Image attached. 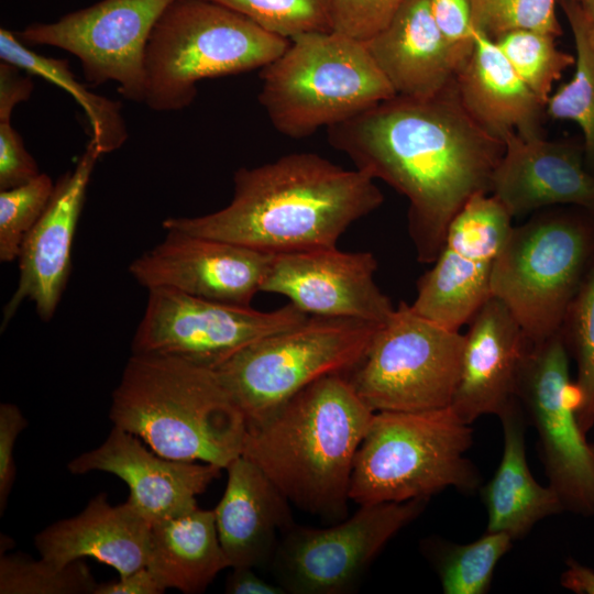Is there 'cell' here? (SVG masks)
<instances>
[{
    "label": "cell",
    "instance_id": "cell-30",
    "mask_svg": "<svg viewBox=\"0 0 594 594\" xmlns=\"http://www.w3.org/2000/svg\"><path fill=\"white\" fill-rule=\"evenodd\" d=\"M513 541L505 532L486 530L475 541L463 544L427 538L421 541V549L433 565L444 594H485L498 561Z\"/></svg>",
    "mask_w": 594,
    "mask_h": 594
},
{
    "label": "cell",
    "instance_id": "cell-6",
    "mask_svg": "<svg viewBox=\"0 0 594 594\" xmlns=\"http://www.w3.org/2000/svg\"><path fill=\"white\" fill-rule=\"evenodd\" d=\"M258 101L272 125L290 139L344 122L396 96L364 43L336 31L290 38L262 68Z\"/></svg>",
    "mask_w": 594,
    "mask_h": 594
},
{
    "label": "cell",
    "instance_id": "cell-40",
    "mask_svg": "<svg viewBox=\"0 0 594 594\" xmlns=\"http://www.w3.org/2000/svg\"><path fill=\"white\" fill-rule=\"evenodd\" d=\"M28 426L20 408L10 403L0 405V513L6 510L8 497L15 480L14 446L18 436Z\"/></svg>",
    "mask_w": 594,
    "mask_h": 594
},
{
    "label": "cell",
    "instance_id": "cell-10",
    "mask_svg": "<svg viewBox=\"0 0 594 594\" xmlns=\"http://www.w3.org/2000/svg\"><path fill=\"white\" fill-rule=\"evenodd\" d=\"M464 334L400 301L348 376L376 411H416L451 405L461 371Z\"/></svg>",
    "mask_w": 594,
    "mask_h": 594
},
{
    "label": "cell",
    "instance_id": "cell-12",
    "mask_svg": "<svg viewBox=\"0 0 594 594\" xmlns=\"http://www.w3.org/2000/svg\"><path fill=\"white\" fill-rule=\"evenodd\" d=\"M517 399L537 429L549 485L564 510L594 516V454L576 419L578 392L561 331L529 344Z\"/></svg>",
    "mask_w": 594,
    "mask_h": 594
},
{
    "label": "cell",
    "instance_id": "cell-25",
    "mask_svg": "<svg viewBox=\"0 0 594 594\" xmlns=\"http://www.w3.org/2000/svg\"><path fill=\"white\" fill-rule=\"evenodd\" d=\"M466 112L493 136L541 135L546 105L512 67L495 41L475 29L474 47L455 75Z\"/></svg>",
    "mask_w": 594,
    "mask_h": 594
},
{
    "label": "cell",
    "instance_id": "cell-41",
    "mask_svg": "<svg viewBox=\"0 0 594 594\" xmlns=\"http://www.w3.org/2000/svg\"><path fill=\"white\" fill-rule=\"evenodd\" d=\"M31 75L8 62L0 64V121H11L13 109L33 92Z\"/></svg>",
    "mask_w": 594,
    "mask_h": 594
},
{
    "label": "cell",
    "instance_id": "cell-37",
    "mask_svg": "<svg viewBox=\"0 0 594 594\" xmlns=\"http://www.w3.org/2000/svg\"><path fill=\"white\" fill-rule=\"evenodd\" d=\"M405 0H331L332 31L366 41L381 31Z\"/></svg>",
    "mask_w": 594,
    "mask_h": 594
},
{
    "label": "cell",
    "instance_id": "cell-13",
    "mask_svg": "<svg viewBox=\"0 0 594 594\" xmlns=\"http://www.w3.org/2000/svg\"><path fill=\"white\" fill-rule=\"evenodd\" d=\"M308 317L289 302L272 311H260L172 288H153L148 290L132 351L176 356L213 369L248 344Z\"/></svg>",
    "mask_w": 594,
    "mask_h": 594
},
{
    "label": "cell",
    "instance_id": "cell-20",
    "mask_svg": "<svg viewBox=\"0 0 594 594\" xmlns=\"http://www.w3.org/2000/svg\"><path fill=\"white\" fill-rule=\"evenodd\" d=\"M503 142L490 194L513 218L561 205L594 212V174L585 165L583 144L516 132Z\"/></svg>",
    "mask_w": 594,
    "mask_h": 594
},
{
    "label": "cell",
    "instance_id": "cell-19",
    "mask_svg": "<svg viewBox=\"0 0 594 594\" xmlns=\"http://www.w3.org/2000/svg\"><path fill=\"white\" fill-rule=\"evenodd\" d=\"M142 442L113 426L99 447L74 458L67 469L74 475L100 471L120 477L129 486L127 501L151 524L196 509L197 495L220 476L222 469L168 459Z\"/></svg>",
    "mask_w": 594,
    "mask_h": 594
},
{
    "label": "cell",
    "instance_id": "cell-28",
    "mask_svg": "<svg viewBox=\"0 0 594 594\" xmlns=\"http://www.w3.org/2000/svg\"><path fill=\"white\" fill-rule=\"evenodd\" d=\"M0 58L31 76H38L67 91L85 111L92 140L101 154L121 147L128 140V129L121 103L90 91L69 68L67 59L41 55L23 44L14 32L0 29Z\"/></svg>",
    "mask_w": 594,
    "mask_h": 594
},
{
    "label": "cell",
    "instance_id": "cell-34",
    "mask_svg": "<svg viewBox=\"0 0 594 594\" xmlns=\"http://www.w3.org/2000/svg\"><path fill=\"white\" fill-rule=\"evenodd\" d=\"M227 7L268 32L292 38L331 29V0H209Z\"/></svg>",
    "mask_w": 594,
    "mask_h": 594
},
{
    "label": "cell",
    "instance_id": "cell-32",
    "mask_svg": "<svg viewBox=\"0 0 594 594\" xmlns=\"http://www.w3.org/2000/svg\"><path fill=\"white\" fill-rule=\"evenodd\" d=\"M512 67L530 90L547 105L552 86L575 56L559 50L556 36L549 33L519 29L495 40Z\"/></svg>",
    "mask_w": 594,
    "mask_h": 594
},
{
    "label": "cell",
    "instance_id": "cell-15",
    "mask_svg": "<svg viewBox=\"0 0 594 594\" xmlns=\"http://www.w3.org/2000/svg\"><path fill=\"white\" fill-rule=\"evenodd\" d=\"M513 217L491 194L471 197L451 220L431 268L418 280L413 309L459 331L491 297L495 262Z\"/></svg>",
    "mask_w": 594,
    "mask_h": 594
},
{
    "label": "cell",
    "instance_id": "cell-26",
    "mask_svg": "<svg viewBox=\"0 0 594 594\" xmlns=\"http://www.w3.org/2000/svg\"><path fill=\"white\" fill-rule=\"evenodd\" d=\"M504 436L499 465L488 483L481 487L487 510V531H502L513 540L525 537L541 519L564 510L550 486L532 476L525 449V420L516 398L498 416Z\"/></svg>",
    "mask_w": 594,
    "mask_h": 594
},
{
    "label": "cell",
    "instance_id": "cell-18",
    "mask_svg": "<svg viewBox=\"0 0 594 594\" xmlns=\"http://www.w3.org/2000/svg\"><path fill=\"white\" fill-rule=\"evenodd\" d=\"M101 155L89 139L75 167L55 183L48 206L21 248L19 280L3 307L1 331L25 300L33 301L42 320L54 316L68 282L72 246L87 188Z\"/></svg>",
    "mask_w": 594,
    "mask_h": 594
},
{
    "label": "cell",
    "instance_id": "cell-45",
    "mask_svg": "<svg viewBox=\"0 0 594 594\" xmlns=\"http://www.w3.org/2000/svg\"><path fill=\"white\" fill-rule=\"evenodd\" d=\"M580 8L594 23V0H558Z\"/></svg>",
    "mask_w": 594,
    "mask_h": 594
},
{
    "label": "cell",
    "instance_id": "cell-43",
    "mask_svg": "<svg viewBox=\"0 0 594 594\" xmlns=\"http://www.w3.org/2000/svg\"><path fill=\"white\" fill-rule=\"evenodd\" d=\"M228 575L224 592L229 594H286L278 584L272 583L254 572V568L235 566Z\"/></svg>",
    "mask_w": 594,
    "mask_h": 594
},
{
    "label": "cell",
    "instance_id": "cell-24",
    "mask_svg": "<svg viewBox=\"0 0 594 594\" xmlns=\"http://www.w3.org/2000/svg\"><path fill=\"white\" fill-rule=\"evenodd\" d=\"M363 43L398 96L431 98L455 78L458 64L427 0H405L391 21Z\"/></svg>",
    "mask_w": 594,
    "mask_h": 594
},
{
    "label": "cell",
    "instance_id": "cell-31",
    "mask_svg": "<svg viewBox=\"0 0 594 594\" xmlns=\"http://www.w3.org/2000/svg\"><path fill=\"white\" fill-rule=\"evenodd\" d=\"M576 364L578 422L586 435L594 426V255L561 329Z\"/></svg>",
    "mask_w": 594,
    "mask_h": 594
},
{
    "label": "cell",
    "instance_id": "cell-2",
    "mask_svg": "<svg viewBox=\"0 0 594 594\" xmlns=\"http://www.w3.org/2000/svg\"><path fill=\"white\" fill-rule=\"evenodd\" d=\"M383 201L365 173L301 152L239 168L226 207L204 216L170 217L162 226L279 254L337 246L351 224Z\"/></svg>",
    "mask_w": 594,
    "mask_h": 594
},
{
    "label": "cell",
    "instance_id": "cell-29",
    "mask_svg": "<svg viewBox=\"0 0 594 594\" xmlns=\"http://www.w3.org/2000/svg\"><path fill=\"white\" fill-rule=\"evenodd\" d=\"M559 3L573 35L574 73L570 81L550 96L546 113L580 127L585 165L594 174V23L580 8L568 2Z\"/></svg>",
    "mask_w": 594,
    "mask_h": 594
},
{
    "label": "cell",
    "instance_id": "cell-3",
    "mask_svg": "<svg viewBox=\"0 0 594 594\" xmlns=\"http://www.w3.org/2000/svg\"><path fill=\"white\" fill-rule=\"evenodd\" d=\"M373 415L345 374H330L248 425L241 455L290 504L337 522L348 516L354 460Z\"/></svg>",
    "mask_w": 594,
    "mask_h": 594
},
{
    "label": "cell",
    "instance_id": "cell-46",
    "mask_svg": "<svg viewBox=\"0 0 594 594\" xmlns=\"http://www.w3.org/2000/svg\"><path fill=\"white\" fill-rule=\"evenodd\" d=\"M590 447H591V450H592V452H593V454H594V442H593V443H590Z\"/></svg>",
    "mask_w": 594,
    "mask_h": 594
},
{
    "label": "cell",
    "instance_id": "cell-42",
    "mask_svg": "<svg viewBox=\"0 0 594 594\" xmlns=\"http://www.w3.org/2000/svg\"><path fill=\"white\" fill-rule=\"evenodd\" d=\"M165 590L145 566L117 581L98 583L94 594H162Z\"/></svg>",
    "mask_w": 594,
    "mask_h": 594
},
{
    "label": "cell",
    "instance_id": "cell-11",
    "mask_svg": "<svg viewBox=\"0 0 594 594\" xmlns=\"http://www.w3.org/2000/svg\"><path fill=\"white\" fill-rule=\"evenodd\" d=\"M429 499L360 505L351 516L327 528L285 530L271 562L276 583L290 594H348L403 528Z\"/></svg>",
    "mask_w": 594,
    "mask_h": 594
},
{
    "label": "cell",
    "instance_id": "cell-1",
    "mask_svg": "<svg viewBox=\"0 0 594 594\" xmlns=\"http://www.w3.org/2000/svg\"><path fill=\"white\" fill-rule=\"evenodd\" d=\"M328 141L355 168L408 200L417 260L438 256L453 217L476 194H490L504 142L461 103L455 78L431 98L394 96L328 128Z\"/></svg>",
    "mask_w": 594,
    "mask_h": 594
},
{
    "label": "cell",
    "instance_id": "cell-38",
    "mask_svg": "<svg viewBox=\"0 0 594 594\" xmlns=\"http://www.w3.org/2000/svg\"><path fill=\"white\" fill-rule=\"evenodd\" d=\"M432 18L449 46L458 70L471 55L475 26L470 0H427Z\"/></svg>",
    "mask_w": 594,
    "mask_h": 594
},
{
    "label": "cell",
    "instance_id": "cell-35",
    "mask_svg": "<svg viewBox=\"0 0 594 594\" xmlns=\"http://www.w3.org/2000/svg\"><path fill=\"white\" fill-rule=\"evenodd\" d=\"M55 183L41 173L20 186L0 190V261H18L21 248L53 196Z\"/></svg>",
    "mask_w": 594,
    "mask_h": 594
},
{
    "label": "cell",
    "instance_id": "cell-23",
    "mask_svg": "<svg viewBox=\"0 0 594 594\" xmlns=\"http://www.w3.org/2000/svg\"><path fill=\"white\" fill-rule=\"evenodd\" d=\"M151 528L128 501L113 506L99 493L78 515L38 532L34 542L41 557L55 564L94 558L124 576L146 566Z\"/></svg>",
    "mask_w": 594,
    "mask_h": 594
},
{
    "label": "cell",
    "instance_id": "cell-39",
    "mask_svg": "<svg viewBox=\"0 0 594 594\" xmlns=\"http://www.w3.org/2000/svg\"><path fill=\"white\" fill-rule=\"evenodd\" d=\"M41 174L11 121H0V190L20 186Z\"/></svg>",
    "mask_w": 594,
    "mask_h": 594
},
{
    "label": "cell",
    "instance_id": "cell-4",
    "mask_svg": "<svg viewBox=\"0 0 594 594\" xmlns=\"http://www.w3.org/2000/svg\"><path fill=\"white\" fill-rule=\"evenodd\" d=\"M109 418L162 457L221 469L241 455L246 433L213 369L167 355L132 354Z\"/></svg>",
    "mask_w": 594,
    "mask_h": 594
},
{
    "label": "cell",
    "instance_id": "cell-17",
    "mask_svg": "<svg viewBox=\"0 0 594 594\" xmlns=\"http://www.w3.org/2000/svg\"><path fill=\"white\" fill-rule=\"evenodd\" d=\"M166 233L162 242L129 265V273L141 286L251 306L261 292L273 254L212 238Z\"/></svg>",
    "mask_w": 594,
    "mask_h": 594
},
{
    "label": "cell",
    "instance_id": "cell-22",
    "mask_svg": "<svg viewBox=\"0 0 594 594\" xmlns=\"http://www.w3.org/2000/svg\"><path fill=\"white\" fill-rule=\"evenodd\" d=\"M226 470L227 485L213 512L230 568L271 564L280 535L295 524L290 502L242 455Z\"/></svg>",
    "mask_w": 594,
    "mask_h": 594
},
{
    "label": "cell",
    "instance_id": "cell-14",
    "mask_svg": "<svg viewBox=\"0 0 594 594\" xmlns=\"http://www.w3.org/2000/svg\"><path fill=\"white\" fill-rule=\"evenodd\" d=\"M173 1L101 0L14 33L25 45H48L75 55L89 86L113 81L125 99L143 102L146 45Z\"/></svg>",
    "mask_w": 594,
    "mask_h": 594
},
{
    "label": "cell",
    "instance_id": "cell-33",
    "mask_svg": "<svg viewBox=\"0 0 594 594\" xmlns=\"http://www.w3.org/2000/svg\"><path fill=\"white\" fill-rule=\"evenodd\" d=\"M97 584L82 559L58 565L42 557H0V594H94Z\"/></svg>",
    "mask_w": 594,
    "mask_h": 594
},
{
    "label": "cell",
    "instance_id": "cell-8",
    "mask_svg": "<svg viewBox=\"0 0 594 594\" xmlns=\"http://www.w3.org/2000/svg\"><path fill=\"white\" fill-rule=\"evenodd\" d=\"M383 324L309 316L248 344L213 370L248 426L321 377L351 372Z\"/></svg>",
    "mask_w": 594,
    "mask_h": 594
},
{
    "label": "cell",
    "instance_id": "cell-27",
    "mask_svg": "<svg viewBox=\"0 0 594 594\" xmlns=\"http://www.w3.org/2000/svg\"><path fill=\"white\" fill-rule=\"evenodd\" d=\"M146 568L166 591L198 594L229 561L220 544L213 509H196L152 524Z\"/></svg>",
    "mask_w": 594,
    "mask_h": 594
},
{
    "label": "cell",
    "instance_id": "cell-5",
    "mask_svg": "<svg viewBox=\"0 0 594 594\" xmlns=\"http://www.w3.org/2000/svg\"><path fill=\"white\" fill-rule=\"evenodd\" d=\"M289 41L216 2L174 0L146 45L143 103L157 112L183 110L200 80L262 69Z\"/></svg>",
    "mask_w": 594,
    "mask_h": 594
},
{
    "label": "cell",
    "instance_id": "cell-16",
    "mask_svg": "<svg viewBox=\"0 0 594 594\" xmlns=\"http://www.w3.org/2000/svg\"><path fill=\"white\" fill-rule=\"evenodd\" d=\"M377 261L337 246L273 254L261 292L286 297L308 316L385 323L395 310L375 283Z\"/></svg>",
    "mask_w": 594,
    "mask_h": 594
},
{
    "label": "cell",
    "instance_id": "cell-21",
    "mask_svg": "<svg viewBox=\"0 0 594 594\" xmlns=\"http://www.w3.org/2000/svg\"><path fill=\"white\" fill-rule=\"evenodd\" d=\"M469 324L450 406L471 425L484 415L498 417L517 398L520 369L530 342L506 306L493 296Z\"/></svg>",
    "mask_w": 594,
    "mask_h": 594
},
{
    "label": "cell",
    "instance_id": "cell-9",
    "mask_svg": "<svg viewBox=\"0 0 594 594\" xmlns=\"http://www.w3.org/2000/svg\"><path fill=\"white\" fill-rule=\"evenodd\" d=\"M594 255V222L554 211L513 227L491 278L530 343L559 333Z\"/></svg>",
    "mask_w": 594,
    "mask_h": 594
},
{
    "label": "cell",
    "instance_id": "cell-44",
    "mask_svg": "<svg viewBox=\"0 0 594 594\" xmlns=\"http://www.w3.org/2000/svg\"><path fill=\"white\" fill-rule=\"evenodd\" d=\"M560 583L576 594H594V570L570 558Z\"/></svg>",
    "mask_w": 594,
    "mask_h": 594
},
{
    "label": "cell",
    "instance_id": "cell-7",
    "mask_svg": "<svg viewBox=\"0 0 594 594\" xmlns=\"http://www.w3.org/2000/svg\"><path fill=\"white\" fill-rule=\"evenodd\" d=\"M472 435L451 406L374 413L355 455L350 501L360 506L429 499L448 487L474 492L481 476L465 458Z\"/></svg>",
    "mask_w": 594,
    "mask_h": 594
},
{
    "label": "cell",
    "instance_id": "cell-36",
    "mask_svg": "<svg viewBox=\"0 0 594 594\" xmlns=\"http://www.w3.org/2000/svg\"><path fill=\"white\" fill-rule=\"evenodd\" d=\"M558 0H470L473 23L492 40L527 29L560 36Z\"/></svg>",
    "mask_w": 594,
    "mask_h": 594
}]
</instances>
